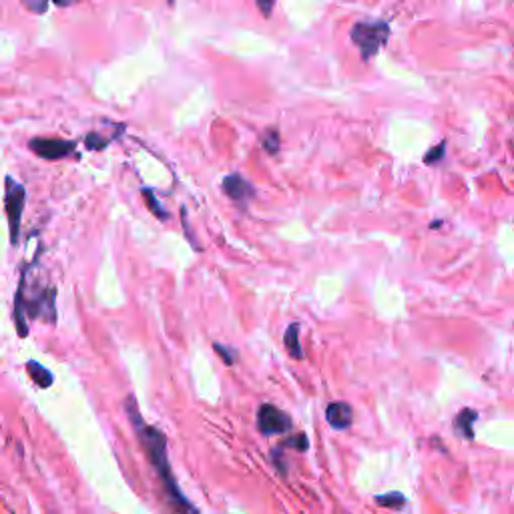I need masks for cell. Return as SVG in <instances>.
I'll list each match as a JSON object with an SVG mask.
<instances>
[{"label": "cell", "mask_w": 514, "mask_h": 514, "mask_svg": "<svg viewBox=\"0 0 514 514\" xmlns=\"http://www.w3.org/2000/svg\"><path fill=\"white\" fill-rule=\"evenodd\" d=\"M26 372H28L31 380H33L38 388H48V386H53V374L48 372L43 363L36 362V360H28V362H26Z\"/></svg>", "instance_id": "cell-10"}, {"label": "cell", "mask_w": 514, "mask_h": 514, "mask_svg": "<svg viewBox=\"0 0 514 514\" xmlns=\"http://www.w3.org/2000/svg\"><path fill=\"white\" fill-rule=\"evenodd\" d=\"M285 446H292V448H297V450L305 452V450H307V438H305V434L293 436V438H290V440L285 442Z\"/></svg>", "instance_id": "cell-20"}, {"label": "cell", "mask_w": 514, "mask_h": 514, "mask_svg": "<svg viewBox=\"0 0 514 514\" xmlns=\"http://www.w3.org/2000/svg\"><path fill=\"white\" fill-rule=\"evenodd\" d=\"M283 341H285V348H288L292 358H295V360L304 358V351H302V346H300V324H292V326L288 327V332L283 336Z\"/></svg>", "instance_id": "cell-11"}, {"label": "cell", "mask_w": 514, "mask_h": 514, "mask_svg": "<svg viewBox=\"0 0 514 514\" xmlns=\"http://www.w3.org/2000/svg\"><path fill=\"white\" fill-rule=\"evenodd\" d=\"M376 503L382 504L386 508H404L406 506V496L400 494V492H388V494H382V496H376Z\"/></svg>", "instance_id": "cell-13"}, {"label": "cell", "mask_w": 514, "mask_h": 514, "mask_svg": "<svg viewBox=\"0 0 514 514\" xmlns=\"http://www.w3.org/2000/svg\"><path fill=\"white\" fill-rule=\"evenodd\" d=\"M326 418L332 428L346 430L354 422V412H351L350 404H346V402H332L326 410Z\"/></svg>", "instance_id": "cell-8"}, {"label": "cell", "mask_w": 514, "mask_h": 514, "mask_svg": "<svg viewBox=\"0 0 514 514\" xmlns=\"http://www.w3.org/2000/svg\"><path fill=\"white\" fill-rule=\"evenodd\" d=\"M143 199H145L147 207H149V211H151L157 219H167V217H169L167 211L161 207V203L157 201V197H155V193H153L151 189H143Z\"/></svg>", "instance_id": "cell-14"}, {"label": "cell", "mask_w": 514, "mask_h": 514, "mask_svg": "<svg viewBox=\"0 0 514 514\" xmlns=\"http://www.w3.org/2000/svg\"><path fill=\"white\" fill-rule=\"evenodd\" d=\"M257 2V9L261 11V14L266 16V18H269L271 16V11H273V6H275V2L278 0H256Z\"/></svg>", "instance_id": "cell-21"}, {"label": "cell", "mask_w": 514, "mask_h": 514, "mask_svg": "<svg viewBox=\"0 0 514 514\" xmlns=\"http://www.w3.org/2000/svg\"><path fill=\"white\" fill-rule=\"evenodd\" d=\"M223 191H225V195L229 199H234L237 203H247L249 199L256 197V189L253 185L246 181L241 175H227L223 179Z\"/></svg>", "instance_id": "cell-7"}, {"label": "cell", "mask_w": 514, "mask_h": 514, "mask_svg": "<svg viewBox=\"0 0 514 514\" xmlns=\"http://www.w3.org/2000/svg\"><path fill=\"white\" fill-rule=\"evenodd\" d=\"M24 201H26V191L24 185L14 181L12 177H6V195H4V207H6V217H9V229H11V244H18L21 235V222H23Z\"/></svg>", "instance_id": "cell-3"}, {"label": "cell", "mask_w": 514, "mask_h": 514, "mask_svg": "<svg viewBox=\"0 0 514 514\" xmlns=\"http://www.w3.org/2000/svg\"><path fill=\"white\" fill-rule=\"evenodd\" d=\"M263 149L269 153V155H275L280 151V135L278 131H268L266 137H263Z\"/></svg>", "instance_id": "cell-16"}, {"label": "cell", "mask_w": 514, "mask_h": 514, "mask_svg": "<svg viewBox=\"0 0 514 514\" xmlns=\"http://www.w3.org/2000/svg\"><path fill=\"white\" fill-rule=\"evenodd\" d=\"M14 326L21 338H26L28 334V322H26V305H24V273L21 278V285L14 297Z\"/></svg>", "instance_id": "cell-9"}, {"label": "cell", "mask_w": 514, "mask_h": 514, "mask_svg": "<svg viewBox=\"0 0 514 514\" xmlns=\"http://www.w3.org/2000/svg\"><path fill=\"white\" fill-rule=\"evenodd\" d=\"M57 290L55 288H47L38 293L36 297H33L31 302H24L26 305V312L31 317H38V319H45L55 324L57 319Z\"/></svg>", "instance_id": "cell-6"}, {"label": "cell", "mask_w": 514, "mask_h": 514, "mask_svg": "<svg viewBox=\"0 0 514 514\" xmlns=\"http://www.w3.org/2000/svg\"><path fill=\"white\" fill-rule=\"evenodd\" d=\"M474 420H476V412L474 410H462L458 416H456V432H460L464 438H474V430H472V424H474Z\"/></svg>", "instance_id": "cell-12"}, {"label": "cell", "mask_w": 514, "mask_h": 514, "mask_svg": "<svg viewBox=\"0 0 514 514\" xmlns=\"http://www.w3.org/2000/svg\"><path fill=\"white\" fill-rule=\"evenodd\" d=\"M125 410H127L128 422L133 424L135 432L139 436L141 446L143 450L147 452L151 464L157 470L159 479L163 482L165 494L169 498V503L173 506V510L177 514H199V510L189 503L187 498L181 494L179 486H177L175 479H173V472H171V464H169V456H167V440H165V434L159 432L157 428L149 426L147 422L143 420L139 408H137V402L135 398L127 396L125 400Z\"/></svg>", "instance_id": "cell-1"}, {"label": "cell", "mask_w": 514, "mask_h": 514, "mask_svg": "<svg viewBox=\"0 0 514 514\" xmlns=\"http://www.w3.org/2000/svg\"><path fill=\"white\" fill-rule=\"evenodd\" d=\"M257 426L261 434L275 436V434L288 432L292 428V418L273 404H263L257 412Z\"/></svg>", "instance_id": "cell-4"}, {"label": "cell", "mask_w": 514, "mask_h": 514, "mask_svg": "<svg viewBox=\"0 0 514 514\" xmlns=\"http://www.w3.org/2000/svg\"><path fill=\"white\" fill-rule=\"evenodd\" d=\"M167 2H169V4H173V2H175V0H167Z\"/></svg>", "instance_id": "cell-22"}, {"label": "cell", "mask_w": 514, "mask_h": 514, "mask_svg": "<svg viewBox=\"0 0 514 514\" xmlns=\"http://www.w3.org/2000/svg\"><path fill=\"white\" fill-rule=\"evenodd\" d=\"M213 348H215V351L219 354L223 358V362L227 363V366H231V363H235V360H237V351L231 350V348H227V346H223V344H213Z\"/></svg>", "instance_id": "cell-18"}, {"label": "cell", "mask_w": 514, "mask_h": 514, "mask_svg": "<svg viewBox=\"0 0 514 514\" xmlns=\"http://www.w3.org/2000/svg\"><path fill=\"white\" fill-rule=\"evenodd\" d=\"M351 43L360 48L363 60H372L390 38L388 23H358L351 28Z\"/></svg>", "instance_id": "cell-2"}, {"label": "cell", "mask_w": 514, "mask_h": 514, "mask_svg": "<svg viewBox=\"0 0 514 514\" xmlns=\"http://www.w3.org/2000/svg\"><path fill=\"white\" fill-rule=\"evenodd\" d=\"M23 2L28 11H35V12H45L48 4V0H23ZM55 2L60 4V6H65V4H69L70 0H55Z\"/></svg>", "instance_id": "cell-17"}, {"label": "cell", "mask_w": 514, "mask_h": 514, "mask_svg": "<svg viewBox=\"0 0 514 514\" xmlns=\"http://www.w3.org/2000/svg\"><path fill=\"white\" fill-rule=\"evenodd\" d=\"M444 143H440L438 147H434L432 151L428 153L426 157H424V163H428V165H434V163H438V161H442V157H444Z\"/></svg>", "instance_id": "cell-19"}, {"label": "cell", "mask_w": 514, "mask_h": 514, "mask_svg": "<svg viewBox=\"0 0 514 514\" xmlns=\"http://www.w3.org/2000/svg\"><path fill=\"white\" fill-rule=\"evenodd\" d=\"M31 151L36 153L40 159H47V161H59L65 159L75 153V143L72 141H62V139H33L28 143Z\"/></svg>", "instance_id": "cell-5"}, {"label": "cell", "mask_w": 514, "mask_h": 514, "mask_svg": "<svg viewBox=\"0 0 514 514\" xmlns=\"http://www.w3.org/2000/svg\"><path fill=\"white\" fill-rule=\"evenodd\" d=\"M84 145H87V149H91V151H101V149H105L106 145H109V139H105L103 135H99V133H89L87 137H84Z\"/></svg>", "instance_id": "cell-15"}]
</instances>
